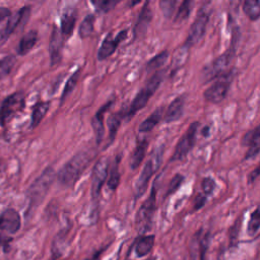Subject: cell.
Masks as SVG:
<instances>
[{
    "label": "cell",
    "instance_id": "26",
    "mask_svg": "<svg viewBox=\"0 0 260 260\" xmlns=\"http://www.w3.org/2000/svg\"><path fill=\"white\" fill-rule=\"evenodd\" d=\"M259 230H260V205H258L250 215V219L247 224V234L250 237H253L258 233Z\"/></svg>",
    "mask_w": 260,
    "mask_h": 260
},
{
    "label": "cell",
    "instance_id": "38",
    "mask_svg": "<svg viewBox=\"0 0 260 260\" xmlns=\"http://www.w3.org/2000/svg\"><path fill=\"white\" fill-rule=\"evenodd\" d=\"M253 138H260V124H259V126H258L256 129H254V130H252V131H249V132L246 133V135L243 137L242 144L248 146L249 143L251 142V140H252Z\"/></svg>",
    "mask_w": 260,
    "mask_h": 260
},
{
    "label": "cell",
    "instance_id": "27",
    "mask_svg": "<svg viewBox=\"0 0 260 260\" xmlns=\"http://www.w3.org/2000/svg\"><path fill=\"white\" fill-rule=\"evenodd\" d=\"M169 57V52L168 51H162L161 53L157 54L153 58H151L147 64H146V70L147 71H153L156 69H159L168 60Z\"/></svg>",
    "mask_w": 260,
    "mask_h": 260
},
{
    "label": "cell",
    "instance_id": "4",
    "mask_svg": "<svg viewBox=\"0 0 260 260\" xmlns=\"http://www.w3.org/2000/svg\"><path fill=\"white\" fill-rule=\"evenodd\" d=\"M210 13H211V9H210L209 4L204 3L200 7L193 23L190 26L187 39L184 43L185 47L190 49L192 46L197 44L203 38V36L206 31V25L208 23Z\"/></svg>",
    "mask_w": 260,
    "mask_h": 260
},
{
    "label": "cell",
    "instance_id": "14",
    "mask_svg": "<svg viewBox=\"0 0 260 260\" xmlns=\"http://www.w3.org/2000/svg\"><path fill=\"white\" fill-rule=\"evenodd\" d=\"M63 42H64V38L61 34V30L58 29L56 26H54L53 32L51 35L50 44H49V52H50L52 65L59 63L61 60Z\"/></svg>",
    "mask_w": 260,
    "mask_h": 260
},
{
    "label": "cell",
    "instance_id": "34",
    "mask_svg": "<svg viewBox=\"0 0 260 260\" xmlns=\"http://www.w3.org/2000/svg\"><path fill=\"white\" fill-rule=\"evenodd\" d=\"M150 10L148 9V2L145 3L143 9L141 10V14L139 16L137 25H136V29H139V27H146V25L148 24L149 20H150Z\"/></svg>",
    "mask_w": 260,
    "mask_h": 260
},
{
    "label": "cell",
    "instance_id": "6",
    "mask_svg": "<svg viewBox=\"0 0 260 260\" xmlns=\"http://www.w3.org/2000/svg\"><path fill=\"white\" fill-rule=\"evenodd\" d=\"M22 92H14L4 100L0 108V124L4 126L16 113L21 111L25 104Z\"/></svg>",
    "mask_w": 260,
    "mask_h": 260
},
{
    "label": "cell",
    "instance_id": "39",
    "mask_svg": "<svg viewBox=\"0 0 260 260\" xmlns=\"http://www.w3.org/2000/svg\"><path fill=\"white\" fill-rule=\"evenodd\" d=\"M241 226V218H239L233 226H231V245H236L237 239H238V232L239 228Z\"/></svg>",
    "mask_w": 260,
    "mask_h": 260
},
{
    "label": "cell",
    "instance_id": "12",
    "mask_svg": "<svg viewBox=\"0 0 260 260\" xmlns=\"http://www.w3.org/2000/svg\"><path fill=\"white\" fill-rule=\"evenodd\" d=\"M127 34H128L127 29H123L119 31L116 37H113L112 34H108L99 49L98 59L102 61L109 58L116 51L119 44L127 38Z\"/></svg>",
    "mask_w": 260,
    "mask_h": 260
},
{
    "label": "cell",
    "instance_id": "19",
    "mask_svg": "<svg viewBox=\"0 0 260 260\" xmlns=\"http://www.w3.org/2000/svg\"><path fill=\"white\" fill-rule=\"evenodd\" d=\"M147 146H148V142L146 139H142L137 142V144L132 152L131 158H130V167L132 170L137 169L140 166V164L142 162L145 152H146V149H147Z\"/></svg>",
    "mask_w": 260,
    "mask_h": 260
},
{
    "label": "cell",
    "instance_id": "8",
    "mask_svg": "<svg viewBox=\"0 0 260 260\" xmlns=\"http://www.w3.org/2000/svg\"><path fill=\"white\" fill-rule=\"evenodd\" d=\"M108 173H109V160L107 157H102L95 162L92 170L91 197L93 200L99 199L102 187L108 178Z\"/></svg>",
    "mask_w": 260,
    "mask_h": 260
},
{
    "label": "cell",
    "instance_id": "25",
    "mask_svg": "<svg viewBox=\"0 0 260 260\" xmlns=\"http://www.w3.org/2000/svg\"><path fill=\"white\" fill-rule=\"evenodd\" d=\"M124 118V115L122 114V112L120 113H115L113 115H111L108 119V127H109V140L110 143L113 142V140L116 137L117 131L119 129V126L121 124L122 119Z\"/></svg>",
    "mask_w": 260,
    "mask_h": 260
},
{
    "label": "cell",
    "instance_id": "33",
    "mask_svg": "<svg viewBox=\"0 0 260 260\" xmlns=\"http://www.w3.org/2000/svg\"><path fill=\"white\" fill-rule=\"evenodd\" d=\"M79 73H80V70H77L74 74H72L70 76V78L67 80L66 84H65V87H64V90H63V93L61 95V101H64V99H66V96L73 90V88L75 87L76 85V82L78 80V76H79Z\"/></svg>",
    "mask_w": 260,
    "mask_h": 260
},
{
    "label": "cell",
    "instance_id": "16",
    "mask_svg": "<svg viewBox=\"0 0 260 260\" xmlns=\"http://www.w3.org/2000/svg\"><path fill=\"white\" fill-rule=\"evenodd\" d=\"M112 104H113V102L109 101L107 104H105L103 107H101L91 120V125H92V129H93V132L95 135L96 143H101V141L104 137V132H105L104 116H105L106 112L111 108Z\"/></svg>",
    "mask_w": 260,
    "mask_h": 260
},
{
    "label": "cell",
    "instance_id": "40",
    "mask_svg": "<svg viewBox=\"0 0 260 260\" xmlns=\"http://www.w3.org/2000/svg\"><path fill=\"white\" fill-rule=\"evenodd\" d=\"M120 0H105L104 3L102 4V6L100 7V11L102 12H109L111 11L113 8H115V6L119 3Z\"/></svg>",
    "mask_w": 260,
    "mask_h": 260
},
{
    "label": "cell",
    "instance_id": "17",
    "mask_svg": "<svg viewBox=\"0 0 260 260\" xmlns=\"http://www.w3.org/2000/svg\"><path fill=\"white\" fill-rule=\"evenodd\" d=\"M184 105H185V96L180 95L176 98L168 107L166 115H165V121L167 123H172L181 118L184 111Z\"/></svg>",
    "mask_w": 260,
    "mask_h": 260
},
{
    "label": "cell",
    "instance_id": "32",
    "mask_svg": "<svg viewBox=\"0 0 260 260\" xmlns=\"http://www.w3.org/2000/svg\"><path fill=\"white\" fill-rule=\"evenodd\" d=\"M177 0H159V8L166 18L173 16Z\"/></svg>",
    "mask_w": 260,
    "mask_h": 260
},
{
    "label": "cell",
    "instance_id": "22",
    "mask_svg": "<svg viewBox=\"0 0 260 260\" xmlns=\"http://www.w3.org/2000/svg\"><path fill=\"white\" fill-rule=\"evenodd\" d=\"M38 40V34L36 30H30L25 34L19 42L17 52L19 55H25L28 51H30L36 45Z\"/></svg>",
    "mask_w": 260,
    "mask_h": 260
},
{
    "label": "cell",
    "instance_id": "41",
    "mask_svg": "<svg viewBox=\"0 0 260 260\" xmlns=\"http://www.w3.org/2000/svg\"><path fill=\"white\" fill-rule=\"evenodd\" d=\"M206 199H207L206 195L198 194L195 198V201H194V209H200L205 204Z\"/></svg>",
    "mask_w": 260,
    "mask_h": 260
},
{
    "label": "cell",
    "instance_id": "36",
    "mask_svg": "<svg viewBox=\"0 0 260 260\" xmlns=\"http://www.w3.org/2000/svg\"><path fill=\"white\" fill-rule=\"evenodd\" d=\"M201 187H202V190L204 192V195L208 196V195H210L213 192V190L215 188V182H214V180L212 178L206 177V178H204L202 180Z\"/></svg>",
    "mask_w": 260,
    "mask_h": 260
},
{
    "label": "cell",
    "instance_id": "1",
    "mask_svg": "<svg viewBox=\"0 0 260 260\" xmlns=\"http://www.w3.org/2000/svg\"><path fill=\"white\" fill-rule=\"evenodd\" d=\"M92 154L88 151H79L70 158L56 175L59 183L65 187L73 186L90 162Z\"/></svg>",
    "mask_w": 260,
    "mask_h": 260
},
{
    "label": "cell",
    "instance_id": "43",
    "mask_svg": "<svg viewBox=\"0 0 260 260\" xmlns=\"http://www.w3.org/2000/svg\"><path fill=\"white\" fill-rule=\"evenodd\" d=\"M11 15V12L8 8L6 7H0V21H2L3 19L9 17Z\"/></svg>",
    "mask_w": 260,
    "mask_h": 260
},
{
    "label": "cell",
    "instance_id": "44",
    "mask_svg": "<svg viewBox=\"0 0 260 260\" xmlns=\"http://www.w3.org/2000/svg\"><path fill=\"white\" fill-rule=\"evenodd\" d=\"M90 2H91V4L99 10L100 9V7L102 6V4L104 3V1L105 0H89Z\"/></svg>",
    "mask_w": 260,
    "mask_h": 260
},
{
    "label": "cell",
    "instance_id": "30",
    "mask_svg": "<svg viewBox=\"0 0 260 260\" xmlns=\"http://www.w3.org/2000/svg\"><path fill=\"white\" fill-rule=\"evenodd\" d=\"M16 60L14 56H7L3 59H0V79L6 76L14 66Z\"/></svg>",
    "mask_w": 260,
    "mask_h": 260
},
{
    "label": "cell",
    "instance_id": "47",
    "mask_svg": "<svg viewBox=\"0 0 260 260\" xmlns=\"http://www.w3.org/2000/svg\"><path fill=\"white\" fill-rule=\"evenodd\" d=\"M141 0H131V6H134L136 4H138Z\"/></svg>",
    "mask_w": 260,
    "mask_h": 260
},
{
    "label": "cell",
    "instance_id": "15",
    "mask_svg": "<svg viewBox=\"0 0 260 260\" xmlns=\"http://www.w3.org/2000/svg\"><path fill=\"white\" fill-rule=\"evenodd\" d=\"M154 93V90H152L149 86L145 85V87H143L142 89H140L138 91V93L136 94V96L134 98V100L132 101L125 117H127L128 119H130L133 115H135L140 109H142L148 102L149 98Z\"/></svg>",
    "mask_w": 260,
    "mask_h": 260
},
{
    "label": "cell",
    "instance_id": "18",
    "mask_svg": "<svg viewBox=\"0 0 260 260\" xmlns=\"http://www.w3.org/2000/svg\"><path fill=\"white\" fill-rule=\"evenodd\" d=\"M155 237L154 235H148V236H142L140 237L136 244H135V254L138 257H144L152 250L154 245Z\"/></svg>",
    "mask_w": 260,
    "mask_h": 260
},
{
    "label": "cell",
    "instance_id": "5",
    "mask_svg": "<svg viewBox=\"0 0 260 260\" xmlns=\"http://www.w3.org/2000/svg\"><path fill=\"white\" fill-rule=\"evenodd\" d=\"M155 183L153 184L151 188V192L149 196L143 201L141 206L139 207L137 213H136V228L139 233H144L149 229L151 218L153 216L154 210H155Z\"/></svg>",
    "mask_w": 260,
    "mask_h": 260
},
{
    "label": "cell",
    "instance_id": "45",
    "mask_svg": "<svg viewBox=\"0 0 260 260\" xmlns=\"http://www.w3.org/2000/svg\"><path fill=\"white\" fill-rule=\"evenodd\" d=\"M240 3H241V0H230V4H231L232 8H234L235 10L238 9Z\"/></svg>",
    "mask_w": 260,
    "mask_h": 260
},
{
    "label": "cell",
    "instance_id": "10",
    "mask_svg": "<svg viewBox=\"0 0 260 260\" xmlns=\"http://www.w3.org/2000/svg\"><path fill=\"white\" fill-rule=\"evenodd\" d=\"M231 79H232L231 72H228L224 75L217 78V80L204 91V99L207 102L214 103V104L221 102L226 95V92L230 87Z\"/></svg>",
    "mask_w": 260,
    "mask_h": 260
},
{
    "label": "cell",
    "instance_id": "20",
    "mask_svg": "<svg viewBox=\"0 0 260 260\" xmlns=\"http://www.w3.org/2000/svg\"><path fill=\"white\" fill-rule=\"evenodd\" d=\"M76 22V15L74 11H67L63 14L62 19H61V34L65 39H68L75 26Z\"/></svg>",
    "mask_w": 260,
    "mask_h": 260
},
{
    "label": "cell",
    "instance_id": "23",
    "mask_svg": "<svg viewBox=\"0 0 260 260\" xmlns=\"http://www.w3.org/2000/svg\"><path fill=\"white\" fill-rule=\"evenodd\" d=\"M162 115V108L156 109L151 115H149L139 126V131L142 133H146L151 131L154 126L160 121Z\"/></svg>",
    "mask_w": 260,
    "mask_h": 260
},
{
    "label": "cell",
    "instance_id": "31",
    "mask_svg": "<svg viewBox=\"0 0 260 260\" xmlns=\"http://www.w3.org/2000/svg\"><path fill=\"white\" fill-rule=\"evenodd\" d=\"M120 184V173H119V167H118V160L114 164V166L111 169L110 178L108 179V187L111 190L117 189V187Z\"/></svg>",
    "mask_w": 260,
    "mask_h": 260
},
{
    "label": "cell",
    "instance_id": "11",
    "mask_svg": "<svg viewBox=\"0 0 260 260\" xmlns=\"http://www.w3.org/2000/svg\"><path fill=\"white\" fill-rule=\"evenodd\" d=\"M30 14V6H24L19 11L15 12L14 14L9 16V19L7 21V24L3 28V30L0 32V39L6 40L10 37V35L19 26L25 25L27 22V19Z\"/></svg>",
    "mask_w": 260,
    "mask_h": 260
},
{
    "label": "cell",
    "instance_id": "2",
    "mask_svg": "<svg viewBox=\"0 0 260 260\" xmlns=\"http://www.w3.org/2000/svg\"><path fill=\"white\" fill-rule=\"evenodd\" d=\"M56 178L55 170L51 167H48L44 170V172L32 182L27 191L28 197V211H34L37 207L42 204L47 193L50 190L54 180Z\"/></svg>",
    "mask_w": 260,
    "mask_h": 260
},
{
    "label": "cell",
    "instance_id": "28",
    "mask_svg": "<svg viewBox=\"0 0 260 260\" xmlns=\"http://www.w3.org/2000/svg\"><path fill=\"white\" fill-rule=\"evenodd\" d=\"M195 0H183L181 3L177 14L175 15V22H181L184 21L186 18H188L191 9L193 7V3Z\"/></svg>",
    "mask_w": 260,
    "mask_h": 260
},
{
    "label": "cell",
    "instance_id": "42",
    "mask_svg": "<svg viewBox=\"0 0 260 260\" xmlns=\"http://www.w3.org/2000/svg\"><path fill=\"white\" fill-rule=\"evenodd\" d=\"M260 176V164L248 175V183L252 184Z\"/></svg>",
    "mask_w": 260,
    "mask_h": 260
},
{
    "label": "cell",
    "instance_id": "29",
    "mask_svg": "<svg viewBox=\"0 0 260 260\" xmlns=\"http://www.w3.org/2000/svg\"><path fill=\"white\" fill-rule=\"evenodd\" d=\"M93 23H94V15L88 14L82 20L79 26V36L80 38L84 39L90 36L93 31Z\"/></svg>",
    "mask_w": 260,
    "mask_h": 260
},
{
    "label": "cell",
    "instance_id": "46",
    "mask_svg": "<svg viewBox=\"0 0 260 260\" xmlns=\"http://www.w3.org/2000/svg\"><path fill=\"white\" fill-rule=\"evenodd\" d=\"M202 134H203L204 136L208 135V127H205V128L203 129V131H202Z\"/></svg>",
    "mask_w": 260,
    "mask_h": 260
},
{
    "label": "cell",
    "instance_id": "24",
    "mask_svg": "<svg viewBox=\"0 0 260 260\" xmlns=\"http://www.w3.org/2000/svg\"><path fill=\"white\" fill-rule=\"evenodd\" d=\"M243 11L250 20H257L260 17V0H244Z\"/></svg>",
    "mask_w": 260,
    "mask_h": 260
},
{
    "label": "cell",
    "instance_id": "9",
    "mask_svg": "<svg viewBox=\"0 0 260 260\" xmlns=\"http://www.w3.org/2000/svg\"><path fill=\"white\" fill-rule=\"evenodd\" d=\"M232 61V52L228 51L224 54L217 57L211 64L207 65L202 71V77L205 81L212 80L214 78H219L224 75Z\"/></svg>",
    "mask_w": 260,
    "mask_h": 260
},
{
    "label": "cell",
    "instance_id": "13",
    "mask_svg": "<svg viewBox=\"0 0 260 260\" xmlns=\"http://www.w3.org/2000/svg\"><path fill=\"white\" fill-rule=\"evenodd\" d=\"M21 226V217L17 210L8 208L0 215V231L7 234H16Z\"/></svg>",
    "mask_w": 260,
    "mask_h": 260
},
{
    "label": "cell",
    "instance_id": "3",
    "mask_svg": "<svg viewBox=\"0 0 260 260\" xmlns=\"http://www.w3.org/2000/svg\"><path fill=\"white\" fill-rule=\"evenodd\" d=\"M161 156H162V148L155 149L150 158L145 162L135 185H134V195L136 198H139L142 196L147 189L148 182L152 175L158 170L160 162H161Z\"/></svg>",
    "mask_w": 260,
    "mask_h": 260
},
{
    "label": "cell",
    "instance_id": "35",
    "mask_svg": "<svg viewBox=\"0 0 260 260\" xmlns=\"http://www.w3.org/2000/svg\"><path fill=\"white\" fill-rule=\"evenodd\" d=\"M184 181V177L181 175V174H177L175 175L172 180L170 181V184H169V187H168V191L166 193V196H169L173 193H175L181 186V184L183 183Z\"/></svg>",
    "mask_w": 260,
    "mask_h": 260
},
{
    "label": "cell",
    "instance_id": "7",
    "mask_svg": "<svg viewBox=\"0 0 260 260\" xmlns=\"http://www.w3.org/2000/svg\"><path fill=\"white\" fill-rule=\"evenodd\" d=\"M198 127H199L198 122H194L190 124L185 134L181 137V139L177 143L175 151L172 155V160L183 159L188 154V152L193 148L196 141V133H197Z\"/></svg>",
    "mask_w": 260,
    "mask_h": 260
},
{
    "label": "cell",
    "instance_id": "37",
    "mask_svg": "<svg viewBox=\"0 0 260 260\" xmlns=\"http://www.w3.org/2000/svg\"><path fill=\"white\" fill-rule=\"evenodd\" d=\"M208 234L204 235L199 241V252H200V260H206V253L208 249Z\"/></svg>",
    "mask_w": 260,
    "mask_h": 260
},
{
    "label": "cell",
    "instance_id": "21",
    "mask_svg": "<svg viewBox=\"0 0 260 260\" xmlns=\"http://www.w3.org/2000/svg\"><path fill=\"white\" fill-rule=\"evenodd\" d=\"M50 105H51L50 102H39L34 106L32 114H31V123H30L31 128H35L40 124V122L43 120V118L47 114L50 108Z\"/></svg>",
    "mask_w": 260,
    "mask_h": 260
}]
</instances>
